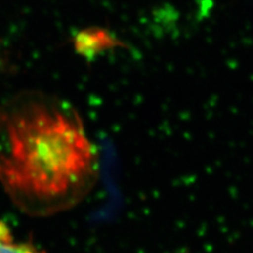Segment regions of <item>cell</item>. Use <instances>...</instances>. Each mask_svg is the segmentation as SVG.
<instances>
[{
  "instance_id": "3957f363",
  "label": "cell",
  "mask_w": 253,
  "mask_h": 253,
  "mask_svg": "<svg viewBox=\"0 0 253 253\" xmlns=\"http://www.w3.org/2000/svg\"><path fill=\"white\" fill-rule=\"evenodd\" d=\"M0 253H42L33 245L16 241L10 227L0 220Z\"/></svg>"
},
{
  "instance_id": "6da1fadb",
  "label": "cell",
  "mask_w": 253,
  "mask_h": 253,
  "mask_svg": "<svg viewBox=\"0 0 253 253\" xmlns=\"http://www.w3.org/2000/svg\"><path fill=\"white\" fill-rule=\"evenodd\" d=\"M96 177V153L67 101L25 92L0 109V181L22 212L47 216L72 208Z\"/></svg>"
},
{
  "instance_id": "7a4b0ae2",
  "label": "cell",
  "mask_w": 253,
  "mask_h": 253,
  "mask_svg": "<svg viewBox=\"0 0 253 253\" xmlns=\"http://www.w3.org/2000/svg\"><path fill=\"white\" fill-rule=\"evenodd\" d=\"M115 44L116 42L113 41L108 33L96 29L84 31L76 37L77 51L88 57L95 56L101 51L107 50Z\"/></svg>"
}]
</instances>
